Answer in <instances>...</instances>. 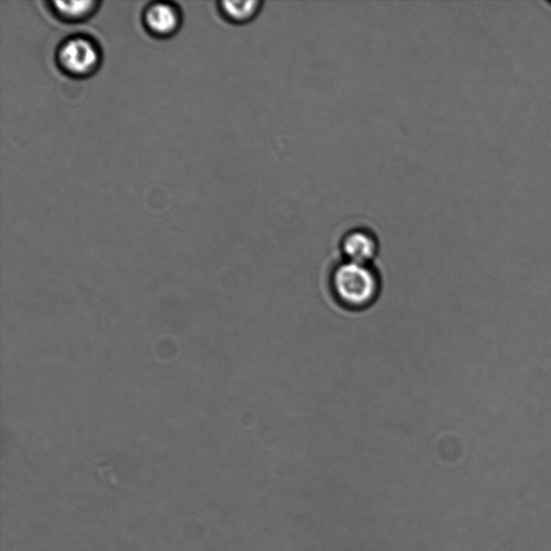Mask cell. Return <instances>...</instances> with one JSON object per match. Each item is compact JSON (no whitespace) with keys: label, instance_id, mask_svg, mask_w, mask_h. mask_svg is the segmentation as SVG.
Listing matches in <instances>:
<instances>
[{"label":"cell","instance_id":"2","mask_svg":"<svg viewBox=\"0 0 551 551\" xmlns=\"http://www.w3.org/2000/svg\"><path fill=\"white\" fill-rule=\"evenodd\" d=\"M60 66L69 75L86 77L100 64V51L88 38H70L61 46L58 54Z\"/></svg>","mask_w":551,"mask_h":551},{"label":"cell","instance_id":"4","mask_svg":"<svg viewBox=\"0 0 551 551\" xmlns=\"http://www.w3.org/2000/svg\"><path fill=\"white\" fill-rule=\"evenodd\" d=\"M145 23L152 34L162 37L171 36L178 30L180 14L172 4H153L146 11Z\"/></svg>","mask_w":551,"mask_h":551},{"label":"cell","instance_id":"3","mask_svg":"<svg viewBox=\"0 0 551 551\" xmlns=\"http://www.w3.org/2000/svg\"><path fill=\"white\" fill-rule=\"evenodd\" d=\"M339 250L342 260L373 264L379 252V238L369 226H353L339 240Z\"/></svg>","mask_w":551,"mask_h":551},{"label":"cell","instance_id":"6","mask_svg":"<svg viewBox=\"0 0 551 551\" xmlns=\"http://www.w3.org/2000/svg\"><path fill=\"white\" fill-rule=\"evenodd\" d=\"M95 2H54L56 13L65 20L79 21L86 19L94 11Z\"/></svg>","mask_w":551,"mask_h":551},{"label":"cell","instance_id":"1","mask_svg":"<svg viewBox=\"0 0 551 551\" xmlns=\"http://www.w3.org/2000/svg\"><path fill=\"white\" fill-rule=\"evenodd\" d=\"M334 300L352 312H360L375 304L381 292V279L373 264L339 261L329 279Z\"/></svg>","mask_w":551,"mask_h":551},{"label":"cell","instance_id":"5","mask_svg":"<svg viewBox=\"0 0 551 551\" xmlns=\"http://www.w3.org/2000/svg\"><path fill=\"white\" fill-rule=\"evenodd\" d=\"M220 5L224 18L236 24H246L259 16L264 3L260 0H246V2H222Z\"/></svg>","mask_w":551,"mask_h":551}]
</instances>
